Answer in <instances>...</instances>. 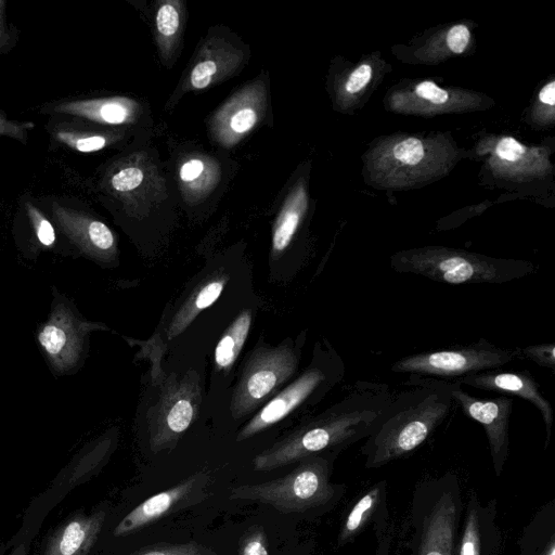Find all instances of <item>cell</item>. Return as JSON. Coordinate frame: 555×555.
<instances>
[{
	"mask_svg": "<svg viewBox=\"0 0 555 555\" xmlns=\"http://www.w3.org/2000/svg\"><path fill=\"white\" fill-rule=\"evenodd\" d=\"M238 555H269L267 533L261 526H251L242 534Z\"/></svg>",
	"mask_w": 555,
	"mask_h": 555,
	"instance_id": "cell-31",
	"label": "cell"
},
{
	"mask_svg": "<svg viewBox=\"0 0 555 555\" xmlns=\"http://www.w3.org/2000/svg\"><path fill=\"white\" fill-rule=\"evenodd\" d=\"M127 555H217V553L197 542L156 543L146 545Z\"/></svg>",
	"mask_w": 555,
	"mask_h": 555,
	"instance_id": "cell-27",
	"label": "cell"
},
{
	"mask_svg": "<svg viewBox=\"0 0 555 555\" xmlns=\"http://www.w3.org/2000/svg\"><path fill=\"white\" fill-rule=\"evenodd\" d=\"M372 68L367 64L360 65L354 69L346 83V90L349 93H356L361 90L370 81Z\"/></svg>",
	"mask_w": 555,
	"mask_h": 555,
	"instance_id": "cell-38",
	"label": "cell"
},
{
	"mask_svg": "<svg viewBox=\"0 0 555 555\" xmlns=\"http://www.w3.org/2000/svg\"><path fill=\"white\" fill-rule=\"evenodd\" d=\"M378 514H386L384 481L367 488L351 504L340 526L339 545L353 541Z\"/></svg>",
	"mask_w": 555,
	"mask_h": 555,
	"instance_id": "cell-18",
	"label": "cell"
},
{
	"mask_svg": "<svg viewBox=\"0 0 555 555\" xmlns=\"http://www.w3.org/2000/svg\"><path fill=\"white\" fill-rule=\"evenodd\" d=\"M182 23V9L178 1L163 2L156 13L157 40L163 53H168L178 39Z\"/></svg>",
	"mask_w": 555,
	"mask_h": 555,
	"instance_id": "cell-24",
	"label": "cell"
},
{
	"mask_svg": "<svg viewBox=\"0 0 555 555\" xmlns=\"http://www.w3.org/2000/svg\"><path fill=\"white\" fill-rule=\"evenodd\" d=\"M306 208V191L304 186L298 185L289 193L276 218L272 235L274 253H281L288 246Z\"/></svg>",
	"mask_w": 555,
	"mask_h": 555,
	"instance_id": "cell-21",
	"label": "cell"
},
{
	"mask_svg": "<svg viewBox=\"0 0 555 555\" xmlns=\"http://www.w3.org/2000/svg\"><path fill=\"white\" fill-rule=\"evenodd\" d=\"M462 386L494 391L505 396H517L530 402L540 412L545 426L544 448L548 447L554 421V411L551 402L541 391L540 384L530 372L524 371H486L472 374L454 380Z\"/></svg>",
	"mask_w": 555,
	"mask_h": 555,
	"instance_id": "cell-14",
	"label": "cell"
},
{
	"mask_svg": "<svg viewBox=\"0 0 555 555\" xmlns=\"http://www.w3.org/2000/svg\"><path fill=\"white\" fill-rule=\"evenodd\" d=\"M8 548H9L8 541L0 539V555H5Z\"/></svg>",
	"mask_w": 555,
	"mask_h": 555,
	"instance_id": "cell-42",
	"label": "cell"
},
{
	"mask_svg": "<svg viewBox=\"0 0 555 555\" xmlns=\"http://www.w3.org/2000/svg\"><path fill=\"white\" fill-rule=\"evenodd\" d=\"M218 55L206 56L195 64L190 74V86L193 89H204L227 70L230 61L228 57L219 61Z\"/></svg>",
	"mask_w": 555,
	"mask_h": 555,
	"instance_id": "cell-26",
	"label": "cell"
},
{
	"mask_svg": "<svg viewBox=\"0 0 555 555\" xmlns=\"http://www.w3.org/2000/svg\"><path fill=\"white\" fill-rule=\"evenodd\" d=\"M250 323L251 314L246 310L225 331L215 349V363L219 370L231 367L246 340Z\"/></svg>",
	"mask_w": 555,
	"mask_h": 555,
	"instance_id": "cell-23",
	"label": "cell"
},
{
	"mask_svg": "<svg viewBox=\"0 0 555 555\" xmlns=\"http://www.w3.org/2000/svg\"><path fill=\"white\" fill-rule=\"evenodd\" d=\"M345 373L346 366L337 351L328 345L325 349L319 345L309 367L242 428L237 441L267 429L306 402H318L344 378Z\"/></svg>",
	"mask_w": 555,
	"mask_h": 555,
	"instance_id": "cell-7",
	"label": "cell"
},
{
	"mask_svg": "<svg viewBox=\"0 0 555 555\" xmlns=\"http://www.w3.org/2000/svg\"><path fill=\"white\" fill-rule=\"evenodd\" d=\"M224 284V279H216L201 286L171 320L169 338L178 335L202 310L212 305L220 296Z\"/></svg>",
	"mask_w": 555,
	"mask_h": 555,
	"instance_id": "cell-22",
	"label": "cell"
},
{
	"mask_svg": "<svg viewBox=\"0 0 555 555\" xmlns=\"http://www.w3.org/2000/svg\"><path fill=\"white\" fill-rule=\"evenodd\" d=\"M42 524L22 517L16 532L8 540L9 548L5 555H30L35 541Z\"/></svg>",
	"mask_w": 555,
	"mask_h": 555,
	"instance_id": "cell-29",
	"label": "cell"
},
{
	"mask_svg": "<svg viewBox=\"0 0 555 555\" xmlns=\"http://www.w3.org/2000/svg\"><path fill=\"white\" fill-rule=\"evenodd\" d=\"M266 107L262 85L248 86L229 100L212 119L217 140L230 146L238 142L259 121Z\"/></svg>",
	"mask_w": 555,
	"mask_h": 555,
	"instance_id": "cell-17",
	"label": "cell"
},
{
	"mask_svg": "<svg viewBox=\"0 0 555 555\" xmlns=\"http://www.w3.org/2000/svg\"><path fill=\"white\" fill-rule=\"evenodd\" d=\"M55 109L96 122L120 125L134 118L138 105L128 98H105L63 103Z\"/></svg>",
	"mask_w": 555,
	"mask_h": 555,
	"instance_id": "cell-19",
	"label": "cell"
},
{
	"mask_svg": "<svg viewBox=\"0 0 555 555\" xmlns=\"http://www.w3.org/2000/svg\"><path fill=\"white\" fill-rule=\"evenodd\" d=\"M3 2L0 1V49L2 48V46L7 44V39H8V35L5 33V28H4V24H3V15H2V12H3Z\"/></svg>",
	"mask_w": 555,
	"mask_h": 555,
	"instance_id": "cell-40",
	"label": "cell"
},
{
	"mask_svg": "<svg viewBox=\"0 0 555 555\" xmlns=\"http://www.w3.org/2000/svg\"><path fill=\"white\" fill-rule=\"evenodd\" d=\"M57 139L76 151L89 153L103 149L107 143V138L101 134H85L74 131H59Z\"/></svg>",
	"mask_w": 555,
	"mask_h": 555,
	"instance_id": "cell-30",
	"label": "cell"
},
{
	"mask_svg": "<svg viewBox=\"0 0 555 555\" xmlns=\"http://www.w3.org/2000/svg\"><path fill=\"white\" fill-rule=\"evenodd\" d=\"M452 398L466 416L482 425L493 469L496 477H500L509 450L508 426L514 398L501 395L491 399H480L465 391L459 383L452 389Z\"/></svg>",
	"mask_w": 555,
	"mask_h": 555,
	"instance_id": "cell-13",
	"label": "cell"
},
{
	"mask_svg": "<svg viewBox=\"0 0 555 555\" xmlns=\"http://www.w3.org/2000/svg\"><path fill=\"white\" fill-rule=\"evenodd\" d=\"M143 180L140 168L130 166L115 172L111 178V185L117 192H129L138 188Z\"/></svg>",
	"mask_w": 555,
	"mask_h": 555,
	"instance_id": "cell-33",
	"label": "cell"
},
{
	"mask_svg": "<svg viewBox=\"0 0 555 555\" xmlns=\"http://www.w3.org/2000/svg\"><path fill=\"white\" fill-rule=\"evenodd\" d=\"M519 555H555V504L544 505L519 540Z\"/></svg>",
	"mask_w": 555,
	"mask_h": 555,
	"instance_id": "cell-20",
	"label": "cell"
},
{
	"mask_svg": "<svg viewBox=\"0 0 555 555\" xmlns=\"http://www.w3.org/2000/svg\"><path fill=\"white\" fill-rule=\"evenodd\" d=\"M395 157L403 164L416 165L424 156L423 143L415 138H409L393 147Z\"/></svg>",
	"mask_w": 555,
	"mask_h": 555,
	"instance_id": "cell-34",
	"label": "cell"
},
{
	"mask_svg": "<svg viewBox=\"0 0 555 555\" xmlns=\"http://www.w3.org/2000/svg\"><path fill=\"white\" fill-rule=\"evenodd\" d=\"M297 356L281 346L255 353L246 364L234 391L231 410L241 417L251 412L276 387L289 378L297 366Z\"/></svg>",
	"mask_w": 555,
	"mask_h": 555,
	"instance_id": "cell-10",
	"label": "cell"
},
{
	"mask_svg": "<svg viewBox=\"0 0 555 555\" xmlns=\"http://www.w3.org/2000/svg\"><path fill=\"white\" fill-rule=\"evenodd\" d=\"M389 539H390L389 533H384L379 537L382 544H379L377 555H388Z\"/></svg>",
	"mask_w": 555,
	"mask_h": 555,
	"instance_id": "cell-41",
	"label": "cell"
},
{
	"mask_svg": "<svg viewBox=\"0 0 555 555\" xmlns=\"http://www.w3.org/2000/svg\"><path fill=\"white\" fill-rule=\"evenodd\" d=\"M393 395L387 384L357 380L339 401L259 453L253 460L254 469L272 470L365 439Z\"/></svg>",
	"mask_w": 555,
	"mask_h": 555,
	"instance_id": "cell-1",
	"label": "cell"
},
{
	"mask_svg": "<svg viewBox=\"0 0 555 555\" xmlns=\"http://www.w3.org/2000/svg\"><path fill=\"white\" fill-rule=\"evenodd\" d=\"M208 483L207 474L196 473L176 486L152 495L113 526L109 530L111 538L129 537L173 512L197 504L206 498Z\"/></svg>",
	"mask_w": 555,
	"mask_h": 555,
	"instance_id": "cell-11",
	"label": "cell"
},
{
	"mask_svg": "<svg viewBox=\"0 0 555 555\" xmlns=\"http://www.w3.org/2000/svg\"><path fill=\"white\" fill-rule=\"evenodd\" d=\"M415 92L418 96L436 104L444 103L448 100L447 91L439 88L431 81H423L418 83L415 87Z\"/></svg>",
	"mask_w": 555,
	"mask_h": 555,
	"instance_id": "cell-37",
	"label": "cell"
},
{
	"mask_svg": "<svg viewBox=\"0 0 555 555\" xmlns=\"http://www.w3.org/2000/svg\"><path fill=\"white\" fill-rule=\"evenodd\" d=\"M337 454L327 451L308 456L283 477L233 488L230 499L257 501L284 514L304 513L328 505L338 500L345 489L331 482Z\"/></svg>",
	"mask_w": 555,
	"mask_h": 555,
	"instance_id": "cell-4",
	"label": "cell"
},
{
	"mask_svg": "<svg viewBox=\"0 0 555 555\" xmlns=\"http://www.w3.org/2000/svg\"><path fill=\"white\" fill-rule=\"evenodd\" d=\"M112 451V437H102L86 444L57 473L50 485L30 501L23 516L43 524L50 512L75 488L89 481L103 468Z\"/></svg>",
	"mask_w": 555,
	"mask_h": 555,
	"instance_id": "cell-9",
	"label": "cell"
},
{
	"mask_svg": "<svg viewBox=\"0 0 555 555\" xmlns=\"http://www.w3.org/2000/svg\"><path fill=\"white\" fill-rule=\"evenodd\" d=\"M521 359H528L541 367L555 371V344L541 343L519 348Z\"/></svg>",
	"mask_w": 555,
	"mask_h": 555,
	"instance_id": "cell-32",
	"label": "cell"
},
{
	"mask_svg": "<svg viewBox=\"0 0 555 555\" xmlns=\"http://www.w3.org/2000/svg\"><path fill=\"white\" fill-rule=\"evenodd\" d=\"M539 99L544 104H548L551 106L555 104V81H551L541 89Z\"/></svg>",
	"mask_w": 555,
	"mask_h": 555,
	"instance_id": "cell-39",
	"label": "cell"
},
{
	"mask_svg": "<svg viewBox=\"0 0 555 555\" xmlns=\"http://www.w3.org/2000/svg\"><path fill=\"white\" fill-rule=\"evenodd\" d=\"M495 151L500 158L516 162L525 153V147L513 138H503L498 143Z\"/></svg>",
	"mask_w": 555,
	"mask_h": 555,
	"instance_id": "cell-36",
	"label": "cell"
},
{
	"mask_svg": "<svg viewBox=\"0 0 555 555\" xmlns=\"http://www.w3.org/2000/svg\"><path fill=\"white\" fill-rule=\"evenodd\" d=\"M212 165L201 158H190L182 164L179 177L192 192L207 191L212 185Z\"/></svg>",
	"mask_w": 555,
	"mask_h": 555,
	"instance_id": "cell-25",
	"label": "cell"
},
{
	"mask_svg": "<svg viewBox=\"0 0 555 555\" xmlns=\"http://www.w3.org/2000/svg\"><path fill=\"white\" fill-rule=\"evenodd\" d=\"M54 219L79 254L99 262H111L115 258L116 240L104 222L64 207L54 208Z\"/></svg>",
	"mask_w": 555,
	"mask_h": 555,
	"instance_id": "cell-15",
	"label": "cell"
},
{
	"mask_svg": "<svg viewBox=\"0 0 555 555\" xmlns=\"http://www.w3.org/2000/svg\"><path fill=\"white\" fill-rule=\"evenodd\" d=\"M395 393L361 447L366 468H378L421 447L444 422L453 404L454 380L410 375Z\"/></svg>",
	"mask_w": 555,
	"mask_h": 555,
	"instance_id": "cell-2",
	"label": "cell"
},
{
	"mask_svg": "<svg viewBox=\"0 0 555 555\" xmlns=\"http://www.w3.org/2000/svg\"><path fill=\"white\" fill-rule=\"evenodd\" d=\"M462 512L461 485L455 475L447 473L420 482L410 515L412 555H455Z\"/></svg>",
	"mask_w": 555,
	"mask_h": 555,
	"instance_id": "cell-5",
	"label": "cell"
},
{
	"mask_svg": "<svg viewBox=\"0 0 555 555\" xmlns=\"http://www.w3.org/2000/svg\"><path fill=\"white\" fill-rule=\"evenodd\" d=\"M469 41V30L464 25L453 26L447 35V43L454 53H462Z\"/></svg>",
	"mask_w": 555,
	"mask_h": 555,
	"instance_id": "cell-35",
	"label": "cell"
},
{
	"mask_svg": "<svg viewBox=\"0 0 555 555\" xmlns=\"http://www.w3.org/2000/svg\"><path fill=\"white\" fill-rule=\"evenodd\" d=\"M102 324L85 319L64 294L52 287L48 319L37 331V341L50 369L57 375L73 374L82 365L91 332Z\"/></svg>",
	"mask_w": 555,
	"mask_h": 555,
	"instance_id": "cell-8",
	"label": "cell"
},
{
	"mask_svg": "<svg viewBox=\"0 0 555 555\" xmlns=\"http://www.w3.org/2000/svg\"><path fill=\"white\" fill-rule=\"evenodd\" d=\"M502 541L496 524V500L482 504L473 492L459 532L455 555H500Z\"/></svg>",
	"mask_w": 555,
	"mask_h": 555,
	"instance_id": "cell-16",
	"label": "cell"
},
{
	"mask_svg": "<svg viewBox=\"0 0 555 555\" xmlns=\"http://www.w3.org/2000/svg\"><path fill=\"white\" fill-rule=\"evenodd\" d=\"M28 217L31 224L36 249L46 248L55 250L57 246L56 231L52 223L35 207H28Z\"/></svg>",
	"mask_w": 555,
	"mask_h": 555,
	"instance_id": "cell-28",
	"label": "cell"
},
{
	"mask_svg": "<svg viewBox=\"0 0 555 555\" xmlns=\"http://www.w3.org/2000/svg\"><path fill=\"white\" fill-rule=\"evenodd\" d=\"M108 513L106 503L72 512L46 532L34 555H94Z\"/></svg>",
	"mask_w": 555,
	"mask_h": 555,
	"instance_id": "cell-12",
	"label": "cell"
},
{
	"mask_svg": "<svg viewBox=\"0 0 555 555\" xmlns=\"http://www.w3.org/2000/svg\"><path fill=\"white\" fill-rule=\"evenodd\" d=\"M521 359L519 348H502L488 339L450 348L416 352L398 359L390 367L393 373L410 374L443 380L491 370H498Z\"/></svg>",
	"mask_w": 555,
	"mask_h": 555,
	"instance_id": "cell-6",
	"label": "cell"
},
{
	"mask_svg": "<svg viewBox=\"0 0 555 555\" xmlns=\"http://www.w3.org/2000/svg\"><path fill=\"white\" fill-rule=\"evenodd\" d=\"M393 271L411 273L452 284H503L537 271L533 263L499 259L446 248H424L399 253L390 259Z\"/></svg>",
	"mask_w": 555,
	"mask_h": 555,
	"instance_id": "cell-3",
	"label": "cell"
}]
</instances>
